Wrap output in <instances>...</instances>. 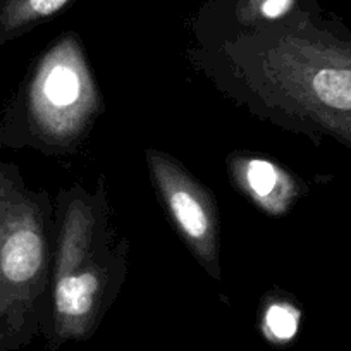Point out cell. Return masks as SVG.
Instances as JSON below:
<instances>
[{
    "instance_id": "obj_3",
    "label": "cell",
    "mask_w": 351,
    "mask_h": 351,
    "mask_svg": "<svg viewBox=\"0 0 351 351\" xmlns=\"http://www.w3.org/2000/svg\"><path fill=\"white\" fill-rule=\"evenodd\" d=\"M167 198L176 221L186 232L188 238L197 243L204 241L210 231V221L202 202L190 190L181 186L167 190Z\"/></svg>"
},
{
    "instance_id": "obj_4",
    "label": "cell",
    "mask_w": 351,
    "mask_h": 351,
    "mask_svg": "<svg viewBox=\"0 0 351 351\" xmlns=\"http://www.w3.org/2000/svg\"><path fill=\"white\" fill-rule=\"evenodd\" d=\"M69 0H5L0 9V29L12 32L23 25L47 18L62 9Z\"/></svg>"
},
{
    "instance_id": "obj_5",
    "label": "cell",
    "mask_w": 351,
    "mask_h": 351,
    "mask_svg": "<svg viewBox=\"0 0 351 351\" xmlns=\"http://www.w3.org/2000/svg\"><path fill=\"white\" fill-rule=\"evenodd\" d=\"M43 93L53 106H71L80 97V80L71 67L56 66L43 81Z\"/></svg>"
},
{
    "instance_id": "obj_6",
    "label": "cell",
    "mask_w": 351,
    "mask_h": 351,
    "mask_svg": "<svg viewBox=\"0 0 351 351\" xmlns=\"http://www.w3.org/2000/svg\"><path fill=\"white\" fill-rule=\"evenodd\" d=\"M298 322L300 313L289 305H282V303L272 305L265 315V327H267L269 334L279 341L291 339L298 330Z\"/></svg>"
},
{
    "instance_id": "obj_1",
    "label": "cell",
    "mask_w": 351,
    "mask_h": 351,
    "mask_svg": "<svg viewBox=\"0 0 351 351\" xmlns=\"http://www.w3.org/2000/svg\"><path fill=\"white\" fill-rule=\"evenodd\" d=\"M0 200V346H4V317L8 293L28 285L42 267L43 243L38 232L25 221L12 219Z\"/></svg>"
},
{
    "instance_id": "obj_2",
    "label": "cell",
    "mask_w": 351,
    "mask_h": 351,
    "mask_svg": "<svg viewBox=\"0 0 351 351\" xmlns=\"http://www.w3.org/2000/svg\"><path fill=\"white\" fill-rule=\"evenodd\" d=\"M97 286H99V281L92 272H84L76 278H71V276L62 278L57 282L56 289L57 312L64 319L69 320L86 317L92 312L93 303H95Z\"/></svg>"
},
{
    "instance_id": "obj_7",
    "label": "cell",
    "mask_w": 351,
    "mask_h": 351,
    "mask_svg": "<svg viewBox=\"0 0 351 351\" xmlns=\"http://www.w3.org/2000/svg\"><path fill=\"white\" fill-rule=\"evenodd\" d=\"M246 181L256 197H269L276 190L279 174L272 164L265 160H252L246 169Z\"/></svg>"
},
{
    "instance_id": "obj_8",
    "label": "cell",
    "mask_w": 351,
    "mask_h": 351,
    "mask_svg": "<svg viewBox=\"0 0 351 351\" xmlns=\"http://www.w3.org/2000/svg\"><path fill=\"white\" fill-rule=\"evenodd\" d=\"M293 0H263L260 12H262L265 18L276 19L279 16L285 14L289 8H291Z\"/></svg>"
}]
</instances>
